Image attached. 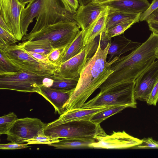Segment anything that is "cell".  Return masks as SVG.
Here are the masks:
<instances>
[{"instance_id":"1","label":"cell","mask_w":158,"mask_h":158,"mask_svg":"<svg viewBox=\"0 0 158 158\" xmlns=\"http://www.w3.org/2000/svg\"><path fill=\"white\" fill-rule=\"evenodd\" d=\"M158 34L152 32L148 38L128 55L119 57L111 65L113 72L99 87L100 91L137 78L157 59Z\"/></svg>"},{"instance_id":"2","label":"cell","mask_w":158,"mask_h":158,"mask_svg":"<svg viewBox=\"0 0 158 158\" xmlns=\"http://www.w3.org/2000/svg\"><path fill=\"white\" fill-rule=\"evenodd\" d=\"M102 33L99 35L96 51L83 68L76 88L64 106L65 111L82 107L91 95L113 72L111 69V65L119 57L116 56L110 61H107L110 43L109 42L104 49L101 48Z\"/></svg>"},{"instance_id":"3","label":"cell","mask_w":158,"mask_h":158,"mask_svg":"<svg viewBox=\"0 0 158 158\" xmlns=\"http://www.w3.org/2000/svg\"><path fill=\"white\" fill-rule=\"evenodd\" d=\"M80 27L75 21H61L46 26L35 32L27 34L23 36V41L47 40L54 48L69 46L80 31Z\"/></svg>"},{"instance_id":"4","label":"cell","mask_w":158,"mask_h":158,"mask_svg":"<svg viewBox=\"0 0 158 158\" xmlns=\"http://www.w3.org/2000/svg\"><path fill=\"white\" fill-rule=\"evenodd\" d=\"M46 136L59 138L94 139L106 134L100 126L90 120L71 121L49 128L45 127Z\"/></svg>"},{"instance_id":"5","label":"cell","mask_w":158,"mask_h":158,"mask_svg":"<svg viewBox=\"0 0 158 158\" xmlns=\"http://www.w3.org/2000/svg\"><path fill=\"white\" fill-rule=\"evenodd\" d=\"M135 81L123 83L108 88L99 93L85 103L82 108H88L102 106L127 105L136 108L134 89Z\"/></svg>"},{"instance_id":"6","label":"cell","mask_w":158,"mask_h":158,"mask_svg":"<svg viewBox=\"0 0 158 158\" xmlns=\"http://www.w3.org/2000/svg\"><path fill=\"white\" fill-rule=\"evenodd\" d=\"M3 50L21 69L52 79L57 69L52 64L41 61L33 57L20 43L8 45Z\"/></svg>"},{"instance_id":"7","label":"cell","mask_w":158,"mask_h":158,"mask_svg":"<svg viewBox=\"0 0 158 158\" xmlns=\"http://www.w3.org/2000/svg\"><path fill=\"white\" fill-rule=\"evenodd\" d=\"M46 77L22 69L14 73L0 74V89L37 93Z\"/></svg>"},{"instance_id":"8","label":"cell","mask_w":158,"mask_h":158,"mask_svg":"<svg viewBox=\"0 0 158 158\" xmlns=\"http://www.w3.org/2000/svg\"><path fill=\"white\" fill-rule=\"evenodd\" d=\"M73 14L65 10L61 0H44L41 10L36 18V23L30 33L38 31L46 26L61 21H75Z\"/></svg>"},{"instance_id":"9","label":"cell","mask_w":158,"mask_h":158,"mask_svg":"<svg viewBox=\"0 0 158 158\" xmlns=\"http://www.w3.org/2000/svg\"><path fill=\"white\" fill-rule=\"evenodd\" d=\"M47 124L37 118H18L9 130L7 140L16 143H24L26 140L44 134Z\"/></svg>"},{"instance_id":"10","label":"cell","mask_w":158,"mask_h":158,"mask_svg":"<svg viewBox=\"0 0 158 158\" xmlns=\"http://www.w3.org/2000/svg\"><path fill=\"white\" fill-rule=\"evenodd\" d=\"M98 45L95 39L86 45L80 53L62 63L54 76L71 78L79 77L87 62L96 51Z\"/></svg>"},{"instance_id":"11","label":"cell","mask_w":158,"mask_h":158,"mask_svg":"<svg viewBox=\"0 0 158 158\" xmlns=\"http://www.w3.org/2000/svg\"><path fill=\"white\" fill-rule=\"evenodd\" d=\"M25 4L18 0H0V17L8 27L11 33L18 40L23 37L20 21L21 15Z\"/></svg>"},{"instance_id":"12","label":"cell","mask_w":158,"mask_h":158,"mask_svg":"<svg viewBox=\"0 0 158 158\" xmlns=\"http://www.w3.org/2000/svg\"><path fill=\"white\" fill-rule=\"evenodd\" d=\"M97 141L89 145V148L100 149H123L134 148L142 141L127 133L124 131H113L110 135L98 137Z\"/></svg>"},{"instance_id":"13","label":"cell","mask_w":158,"mask_h":158,"mask_svg":"<svg viewBox=\"0 0 158 158\" xmlns=\"http://www.w3.org/2000/svg\"><path fill=\"white\" fill-rule=\"evenodd\" d=\"M158 81V60L143 72L135 81L134 94L135 99L146 102Z\"/></svg>"},{"instance_id":"14","label":"cell","mask_w":158,"mask_h":158,"mask_svg":"<svg viewBox=\"0 0 158 158\" xmlns=\"http://www.w3.org/2000/svg\"><path fill=\"white\" fill-rule=\"evenodd\" d=\"M111 106H112L88 108L81 107L68 110L60 115L57 119L47 124L45 127L49 128L73 121L90 120L91 118L95 114Z\"/></svg>"},{"instance_id":"15","label":"cell","mask_w":158,"mask_h":158,"mask_svg":"<svg viewBox=\"0 0 158 158\" xmlns=\"http://www.w3.org/2000/svg\"><path fill=\"white\" fill-rule=\"evenodd\" d=\"M104 7V6L96 5L92 2L85 5H80L76 12L73 14V19L85 34Z\"/></svg>"},{"instance_id":"16","label":"cell","mask_w":158,"mask_h":158,"mask_svg":"<svg viewBox=\"0 0 158 158\" xmlns=\"http://www.w3.org/2000/svg\"><path fill=\"white\" fill-rule=\"evenodd\" d=\"M74 90H60L43 85L37 93L50 102L54 107L55 111L61 115L65 112L64 106L68 102Z\"/></svg>"},{"instance_id":"17","label":"cell","mask_w":158,"mask_h":158,"mask_svg":"<svg viewBox=\"0 0 158 158\" xmlns=\"http://www.w3.org/2000/svg\"><path fill=\"white\" fill-rule=\"evenodd\" d=\"M44 0H32L23 9L21 15L20 24L21 32L26 35L30 24L39 15Z\"/></svg>"},{"instance_id":"18","label":"cell","mask_w":158,"mask_h":158,"mask_svg":"<svg viewBox=\"0 0 158 158\" xmlns=\"http://www.w3.org/2000/svg\"><path fill=\"white\" fill-rule=\"evenodd\" d=\"M104 6V8L97 18L85 34L83 42L84 47L93 41L100 34L105 31L109 6Z\"/></svg>"},{"instance_id":"19","label":"cell","mask_w":158,"mask_h":158,"mask_svg":"<svg viewBox=\"0 0 158 158\" xmlns=\"http://www.w3.org/2000/svg\"><path fill=\"white\" fill-rule=\"evenodd\" d=\"M141 14L130 13L120 9L109 6L105 31L118 24L139 19Z\"/></svg>"},{"instance_id":"20","label":"cell","mask_w":158,"mask_h":158,"mask_svg":"<svg viewBox=\"0 0 158 158\" xmlns=\"http://www.w3.org/2000/svg\"><path fill=\"white\" fill-rule=\"evenodd\" d=\"M120 35L115 36L113 41L110 42L108 52V55L110 56V60L114 55L119 57L121 55L134 50L141 44L140 43L133 41L123 35Z\"/></svg>"},{"instance_id":"21","label":"cell","mask_w":158,"mask_h":158,"mask_svg":"<svg viewBox=\"0 0 158 158\" xmlns=\"http://www.w3.org/2000/svg\"><path fill=\"white\" fill-rule=\"evenodd\" d=\"M150 4L147 0H122L111 2L103 6L120 9L130 13L139 14L146 10Z\"/></svg>"},{"instance_id":"22","label":"cell","mask_w":158,"mask_h":158,"mask_svg":"<svg viewBox=\"0 0 158 158\" xmlns=\"http://www.w3.org/2000/svg\"><path fill=\"white\" fill-rule=\"evenodd\" d=\"M20 44L23 48L28 52L47 56L54 49L51 42L47 40L27 41Z\"/></svg>"},{"instance_id":"23","label":"cell","mask_w":158,"mask_h":158,"mask_svg":"<svg viewBox=\"0 0 158 158\" xmlns=\"http://www.w3.org/2000/svg\"><path fill=\"white\" fill-rule=\"evenodd\" d=\"M96 141L94 139L62 138L59 142L49 146L59 149L89 148L90 144Z\"/></svg>"},{"instance_id":"24","label":"cell","mask_w":158,"mask_h":158,"mask_svg":"<svg viewBox=\"0 0 158 158\" xmlns=\"http://www.w3.org/2000/svg\"><path fill=\"white\" fill-rule=\"evenodd\" d=\"M85 32L80 31L76 37L66 49L61 60V64L77 55L83 49Z\"/></svg>"},{"instance_id":"25","label":"cell","mask_w":158,"mask_h":158,"mask_svg":"<svg viewBox=\"0 0 158 158\" xmlns=\"http://www.w3.org/2000/svg\"><path fill=\"white\" fill-rule=\"evenodd\" d=\"M79 77L71 78L53 76L52 78L53 82L50 87L62 91L75 89L77 86Z\"/></svg>"},{"instance_id":"26","label":"cell","mask_w":158,"mask_h":158,"mask_svg":"<svg viewBox=\"0 0 158 158\" xmlns=\"http://www.w3.org/2000/svg\"><path fill=\"white\" fill-rule=\"evenodd\" d=\"M127 108H131L127 105L111 106L94 114L90 120L97 124H100L102 122L111 116Z\"/></svg>"},{"instance_id":"27","label":"cell","mask_w":158,"mask_h":158,"mask_svg":"<svg viewBox=\"0 0 158 158\" xmlns=\"http://www.w3.org/2000/svg\"><path fill=\"white\" fill-rule=\"evenodd\" d=\"M139 19L118 24L108 31L102 33L101 40H110L113 37L120 35L130 27L134 23L139 22Z\"/></svg>"},{"instance_id":"28","label":"cell","mask_w":158,"mask_h":158,"mask_svg":"<svg viewBox=\"0 0 158 158\" xmlns=\"http://www.w3.org/2000/svg\"><path fill=\"white\" fill-rule=\"evenodd\" d=\"M20 69L9 58L3 50L0 49V74L14 73Z\"/></svg>"},{"instance_id":"29","label":"cell","mask_w":158,"mask_h":158,"mask_svg":"<svg viewBox=\"0 0 158 158\" xmlns=\"http://www.w3.org/2000/svg\"><path fill=\"white\" fill-rule=\"evenodd\" d=\"M18 119L14 112H10L0 117V134H7L9 130Z\"/></svg>"},{"instance_id":"30","label":"cell","mask_w":158,"mask_h":158,"mask_svg":"<svg viewBox=\"0 0 158 158\" xmlns=\"http://www.w3.org/2000/svg\"><path fill=\"white\" fill-rule=\"evenodd\" d=\"M60 140L58 138L46 136L45 134L39 135L32 138L24 141L28 144H44L49 145L52 143L59 142Z\"/></svg>"},{"instance_id":"31","label":"cell","mask_w":158,"mask_h":158,"mask_svg":"<svg viewBox=\"0 0 158 158\" xmlns=\"http://www.w3.org/2000/svg\"><path fill=\"white\" fill-rule=\"evenodd\" d=\"M69 46L64 48H54L48 55L49 62L57 68L61 64L62 57Z\"/></svg>"},{"instance_id":"32","label":"cell","mask_w":158,"mask_h":158,"mask_svg":"<svg viewBox=\"0 0 158 158\" xmlns=\"http://www.w3.org/2000/svg\"><path fill=\"white\" fill-rule=\"evenodd\" d=\"M142 143L133 148L137 149H158V141L151 137L144 138L141 139Z\"/></svg>"},{"instance_id":"33","label":"cell","mask_w":158,"mask_h":158,"mask_svg":"<svg viewBox=\"0 0 158 158\" xmlns=\"http://www.w3.org/2000/svg\"><path fill=\"white\" fill-rule=\"evenodd\" d=\"M0 38L8 45L16 44L18 40L11 33L0 27Z\"/></svg>"},{"instance_id":"34","label":"cell","mask_w":158,"mask_h":158,"mask_svg":"<svg viewBox=\"0 0 158 158\" xmlns=\"http://www.w3.org/2000/svg\"><path fill=\"white\" fill-rule=\"evenodd\" d=\"M65 10L69 13L73 14L79 6L78 0H61Z\"/></svg>"},{"instance_id":"35","label":"cell","mask_w":158,"mask_h":158,"mask_svg":"<svg viewBox=\"0 0 158 158\" xmlns=\"http://www.w3.org/2000/svg\"><path fill=\"white\" fill-rule=\"evenodd\" d=\"M158 8V0H153L149 7L141 13L139 17V21H146L150 15Z\"/></svg>"},{"instance_id":"36","label":"cell","mask_w":158,"mask_h":158,"mask_svg":"<svg viewBox=\"0 0 158 158\" xmlns=\"http://www.w3.org/2000/svg\"><path fill=\"white\" fill-rule=\"evenodd\" d=\"M158 102V81L154 86L147 101L148 105H153L156 106Z\"/></svg>"},{"instance_id":"37","label":"cell","mask_w":158,"mask_h":158,"mask_svg":"<svg viewBox=\"0 0 158 158\" xmlns=\"http://www.w3.org/2000/svg\"><path fill=\"white\" fill-rule=\"evenodd\" d=\"M27 143H18L13 142L10 143L6 144H1L0 149L3 150H14L24 149L29 148Z\"/></svg>"},{"instance_id":"38","label":"cell","mask_w":158,"mask_h":158,"mask_svg":"<svg viewBox=\"0 0 158 158\" xmlns=\"http://www.w3.org/2000/svg\"><path fill=\"white\" fill-rule=\"evenodd\" d=\"M33 57L37 60L51 64L49 61L48 56L39 53L28 52Z\"/></svg>"},{"instance_id":"39","label":"cell","mask_w":158,"mask_h":158,"mask_svg":"<svg viewBox=\"0 0 158 158\" xmlns=\"http://www.w3.org/2000/svg\"><path fill=\"white\" fill-rule=\"evenodd\" d=\"M146 21L147 23L151 22H158V8L150 15Z\"/></svg>"},{"instance_id":"40","label":"cell","mask_w":158,"mask_h":158,"mask_svg":"<svg viewBox=\"0 0 158 158\" xmlns=\"http://www.w3.org/2000/svg\"><path fill=\"white\" fill-rule=\"evenodd\" d=\"M148 23L150 31L158 34V22H149Z\"/></svg>"},{"instance_id":"41","label":"cell","mask_w":158,"mask_h":158,"mask_svg":"<svg viewBox=\"0 0 158 158\" xmlns=\"http://www.w3.org/2000/svg\"><path fill=\"white\" fill-rule=\"evenodd\" d=\"M116 0H92L91 2L96 5L102 6Z\"/></svg>"},{"instance_id":"42","label":"cell","mask_w":158,"mask_h":158,"mask_svg":"<svg viewBox=\"0 0 158 158\" xmlns=\"http://www.w3.org/2000/svg\"><path fill=\"white\" fill-rule=\"evenodd\" d=\"M0 27L11 33L8 27L1 17H0Z\"/></svg>"},{"instance_id":"43","label":"cell","mask_w":158,"mask_h":158,"mask_svg":"<svg viewBox=\"0 0 158 158\" xmlns=\"http://www.w3.org/2000/svg\"><path fill=\"white\" fill-rule=\"evenodd\" d=\"M92 0H78L79 4L80 6L85 5L91 2Z\"/></svg>"},{"instance_id":"44","label":"cell","mask_w":158,"mask_h":158,"mask_svg":"<svg viewBox=\"0 0 158 158\" xmlns=\"http://www.w3.org/2000/svg\"><path fill=\"white\" fill-rule=\"evenodd\" d=\"M18 0L21 3L26 5V4L29 3L32 0Z\"/></svg>"},{"instance_id":"45","label":"cell","mask_w":158,"mask_h":158,"mask_svg":"<svg viewBox=\"0 0 158 158\" xmlns=\"http://www.w3.org/2000/svg\"><path fill=\"white\" fill-rule=\"evenodd\" d=\"M119 0H116V1H119Z\"/></svg>"},{"instance_id":"46","label":"cell","mask_w":158,"mask_h":158,"mask_svg":"<svg viewBox=\"0 0 158 158\" xmlns=\"http://www.w3.org/2000/svg\"><path fill=\"white\" fill-rule=\"evenodd\" d=\"M157 59H158V57H157Z\"/></svg>"}]
</instances>
